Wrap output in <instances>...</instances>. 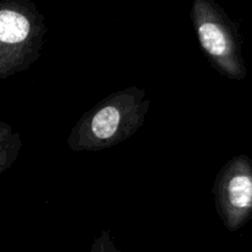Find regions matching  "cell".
Wrapping results in <instances>:
<instances>
[{
    "label": "cell",
    "instance_id": "6da1fadb",
    "mask_svg": "<svg viewBox=\"0 0 252 252\" xmlns=\"http://www.w3.org/2000/svg\"><path fill=\"white\" fill-rule=\"evenodd\" d=\"M150 100L137 86L121 89L86 111L71 128L66 144L73 152H98L134 135L144 125Z\"/></svg>",
    "mask_w": 252,
    "mask_h": 252
},
{
    "label": "cell",
    "instance_id": "7a4b0ae2",
    "mask_svg": "<svg viewBox=\"0 0 252 252\" xmlns=\"http://www.w3.org/2000/svg\"><path fill=\"white\" fill-rule=\"evenodd\" d=\"M47 26L30 0H0V81L27 70L41 56Z\"/></svg>",
    "mask_w": 252,
    "mask_h": 252
},
{
    "label": "cell",
    "instance_id": "3957f363",
    "mask_svg": "<svg viewBox=\"0 0 252 252\" xmlns=\"http://www.w3.org/2000/svg\"><path fill=\"white\" fill-rule=\"evenodd\" d=\"M191 20L202 52L221 75L245 79V62L239 31L224 9L212 0H194Z\"/></svg>",
    "mask_w": 252,
    "mask_h": 252
},
{
    "label": "cell",
    "instance_id": "277c9868",
    "mask_svg": "<svg viewBox=\"0 0 252 252\" xmlns=\"http://www.w3.org/2000/svg\"><path fill=\"white\" fill-rule=\"evenodd\" d=\"M213 196L219 218L228 230L236 231L252 218V160L238 155L217 175Z\"/></svg>",
    "mask_w": 252,
    "mask_h": 252
},
{
    "label": "cell",
    "instance_id": "5b68a950",
    "mask_svg": "<svg viewBox=\"0 0 252 252\" xmlns=\"http://www.w3.org/2000/svg\"><path fill=\"white\" fill-rule=\"evenodd\" d=\"M22 148L20 133L14 132L6 122L0 121V175L9 170L16 161Z\"/></svg>",
    "mask_w": 252,
    "mask_h": 252
},
{
    "label": "cell",
    "instance_id": "8992f818",
    "mask_svg": "<svg viewBox=\"0 0 252 252\" xmlns=\"http://www.w3.org/2000/svg\"><path fill=\"white\" fill-rule=\"evenodd\" d=\"M90 252H121L111 238L110 230H103L100 236L94 240Z\"/></svg>",
    "mask_w": 252,
    "mask_h": 252
}]
</instances>
